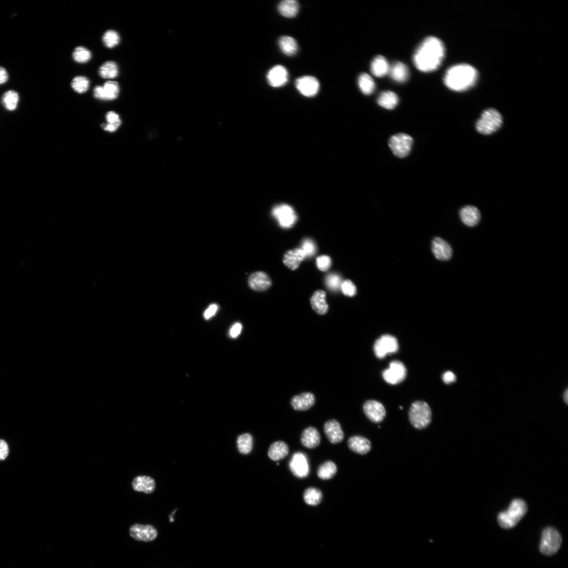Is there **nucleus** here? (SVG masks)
<instances>
[{
  "mask_svg": "<svg viewBox=\"0 0 568 568\" xmlns=\"http://www.w3.org/2000/svg\"><path fill=\"white\" fill-rule=\"evenodd\" d=\"M443 42L434 37L426 38L418 47L413 56L416 67L423 73H430L441 65L445 57Z\"/></svg>",
  "mask_w": 568,
  "mask_h": 568,
  "instance_id": "1",
  "label": "nucleus"
},
{
  "mask_svg": "<svg viewBox=\"0 0 568 568\" xmlns=\"http://www.w3.org/2000/svg\"><path fill=\"white\" fill-rule=\"evenodd\" d=\"M475 68L467 64L454 65L449 68L444 77L446 86L450 90L462 92L471 88L478 79Z\"/></svg>",
  "mask_w": 568,
  "mask_h": 568,
  "instance_id": "2",
  "label": "nucleus"
},
{
  "mask_svg": "<svg viewBox=\"0 0 568 568\" xmlns=\"http://www.w3.org/2000/svg\"><path fill=\"white\" fill-rule=\"evenodd\" d=\"M528 507L523 501L515 500L511 502L509 508L498 516L500 526L504 529L513 528L526 514Z\"/></svg>",
  "mask_w": 568,
  "mask_h": 568,
  "instance_id": "3",
  "label": "nucleus"
},
{
  "mask_svg": "<svg viewBox=\"0 0 568 568\" xmlns=\"http://www.w3.org/2000/svg\"><path fill=\"white\" fill-rule=\"evenodd\" d=\"M503 122L501 114L495 109H489L483 112L476 127L480 134L490 135L500 129Z\"/></svg>",
  "mask_w": 568,
  "mask_h": 568,
  "instance_id": "4",
  "label": "nucleus"
},
{
  "mask_svg": "<svg viewBox=\"0 0 568 568\" xmlns=\"http://www.w3.org/2000/svg\"><path fill=\"white\" fill-rule=\"evenodd\" d=\"M412 425L418 430L427 428L432 420V411L424 402L417 401L411 405L409 413Z\"/></svg>",
  "mask_w": 568,
  "mask_h": 568,
  "instance_id": "5",
  "label": "nucleus"
},
{
  "mask_svg": "<svg viewBox=\"0 0 568 568\" xmlns=\"http://www.w3.org/2000/svg\"><path fill=\"white\" fill-rule=\"evenodd\" d=\"M561 543L559 532L554 528L548 527L543 532L540 551L546 556H552L559 550Z\"/></svg>",
  "mask_w": 568,
  "mask_h": 568,
  "instance_id": "6",
  "label": "nucleus"
},
{
  "mask_svg": "<svg viewBox=\"0 0 568 568\" xmlns=\"http://www.w3.org/2000/svg\"><path fill=\"white\" fill-rule=\"evenodd\" d=\"M413 144V138L406 134L400 133L392 136L388 145L395 156L403 158L410 152Z\"/></svg>",
  "mask_w": 568,
  "mask_h": 568,
  "instance_id": "7",
  "label": "nucleus"
},
{
  "mask_svg": "<svg viewBox=\"0 0 568 568\" xmlns=\"http://www.w3.org/2000/svg\"><path fill=\"white\" fill-rule=\"evenodd\" d=\"M272 215L282 228H291L297 220L294 209L287 204L275 206L272 210Z\"/></svg>",
  "mask_w": 568,
  "mask_h": 568,
  "instance_id": "8",
  "label": "nucleus"
},
{
  "mask_svg": "<svg viewBox=\"0 0 568 568\" xmlns=\"http://www.w3.org/2000/svg\"><path fill=\"white\" fill-rule=\"evenodd\" d=\"M399 348V343L394 336L384 335L376 340L374 349L377 358L383 359L388 354L396 352Z\"/></svg>",
  "mask_w": 568,
  "mask_h": 568,
  "instance_id": "9",
  "label": "nucleus"
},
{
  "mask_svg": "<svg viewBox=\"0 0 568 568\" xmlns=\"http://www.w3.org/2000/svg\"><path fill=\"white\" fill-rule=\"evenodd\" d=\"M406 374L404 364L400 361H396L390 363L389 368L383 372L382 377L390 384L396 385L405 379Z\"/></svg>",
  "mask_w": 568,
  "mask_h": 568,
  "instance_id": "10",
  "label": "nucleus"
},
{
  "mask_svg": "<svg viewBox=\"0 0 568 568\" xmlns=\"http://www.w3.org/2000/svg\"><path fill=\"white\" fill-rule=\"evenodd\" d=\"M130 536L136 541L151 542L157 537V530L149 524H134L130 528Z\"/></svg>",
  "mask_w": 568,
  "mask_h": 568,
  "instance_id": "11",
  "label": "nucleus"
},
{
  "mask_svg": "<svg viewBox=\"0 0 568 568\" xmlns=\"http://www.w3.org/2000/svg\"><path fill=\"white\" fill-rule=\"evenodd\" d=\"M295 86L298 91L306 97H313L320 90V84L318 80L313 77L304 76L297 79Z\"/></svg>",
  "mask_w": 568,
  "mask_h": 568,
  "instance_id": "12",
  "label": "nucleus"
},
{
  "mask_svg": "<svg viewBox=\"0 0 568 568\" xmlns=\"http://www.w3.org/2000/svg\"><path fill=\"white\" fill-rule=\"evenodd\" d=\"M290 468L293 474L297 478H306L309 473L306 456L301 452H296L293 454L290 463Z\"/></svg>",
  "mask_w": 568,
  "mask_h": 568,
  "instance_id": "13",
  "label": "nucleus"
},
{
  "mask_svg": "<svg viewBox=\"0 0 568 568\" xmlns=\"http://www.w3.org/2000/svg\"><path fill=\"white\" fill-rule=\"evenodd\" d=\"M267 80L268 84L272 87H281L289 80L288 71L282 65H276L269 70Z\"/></svg>",
  "mask_w": 568,
  "mask_h": 568,
  "instance_id": "14",
  "label": "nucleus"
},
{
  "mask_svg": "<svg viewBox=\"0 0 568 568\" xmlns=\"http://www.w3.org/2000/svg\"><path fill=\"white\" fill-rule=\"evenodd\" d=\"M364 410L369 419L375 423L381 422L386 414L384 406L376 401H368L365 403Z\"/></svg>",
  "mask_w": 568,
  "mask_h": 568,
  "instance_id": "15",
  "label": "nucleus"
},
{
  "mask_svg": "<svg viewBox=\"0 0 568 568\" xmlns=\"http://www.w3.org/2000/svg\"><path fill=\"white\" fill-rule=\"evenodd\" d=\"M324 431L330 442L333 444L340 443L344 439L343 431L340 423L336 420L327 421L324 426Z\"/></svg>",
  "mask_w": 568,
  "mask_h": 568,
  "instance_id": "16",
  "label": "nucleus"
},
{
  "mask_svg": "<svg viewBox=\"0 0 568 568\" xmlns=\"http://www.w3.org/2000/svg\"><path fill=\"white\" fill-rule=\"evenodd\" d=\"M272 284L271 278L263 272H255L248 278L250 287L255 291H265L271 287Z\"/></svg>",
  "mask_w": 568,
  "mask_h": 568,
  "instance_id": "17",
  "label": "nucleus"
},
{
  "mask_svg": "<svg viewBox=\"0 0 568 568\" xmlns=\"http://www.w3.org/2000/svg\"><path fill=\"white\" fill-rule=\"evenodd\" d=\"M307 258L306 254L301 248H295L286 252L283 255V263L289 269L294 271L299 267L301 263Z\"/></svg>",
  "mask_w": 568,
  "mask_h": 568,
  "instance_id": "18",
  "label": "nucleus"
},
{
  "mask_svg": "<svg viewBox=\"0 0 568 568\" xmlns=\"http://www.w3.org/2000/svg\"><path fill=\"white\" fill-rule=\"evenodd\" d=\"M432 251L439 260L447 261L452 257V251L449 244L441 238H435L432 243Z\"/></svg>",
  "mask_w": 568,
  "mask_h": 568,
  "instance_id": "19",
  "label": "nucleus"
},
{
  "mask_svg": "<svg viewBox=\"0 0 568 568\" xmlns=\"http://www.w3.org/2000/svg\"><path fill=\"white\" fill-rule=\"evenodd\" d=\"M315 403V398L311 393H304L295 396L291 401V405L295 410L305 411L309 409Z\"/></svg>",
  "mask_w": 568,
  "mask_h": 568,
  "instance_id": "20",
  "label": "nucleus"
},
{
  "mask_svg": "<svg viewBox=\"0 0 568 568\" xmlns=\"http://www.w3.org/2000/svg\"><path fill=\"white\" fill-rule=\"evenodd\" d=\"M132 486L135 491L150 494L155 490L156 483L154 479L150 476H139L133 479Z\"/></svg>",
  "mask_w": 568,
  "mask_h": 568,
  "instance_id": "21",
  "label": "nucleus"
},
{
  "mask_svg": "<svg viewBox=\"0 0 568 568\" xmlns=\"http://www.w3.org/2000/svg\"><path fill=\"white\" fill-rule=\"evenodd\" d=\"M349 448L355 453L365 454L370 451L371 443L369 440L362 436H354L350 437L348 441Z\"/></svg>",
  "mask_w": 568,
  "mask_h": 568,
  "instance_id": "22",
  "label": "nucleus"
},
{
  "mask_svg": "<svg viewBox=\"0 0 568 568\" xmlns=\"http://www.w3.org/2000/svg\"><path fill=\"white\" fill-rule=\"evenodd\" d=\"M321 435L317 429L313 427L306 429L301 436L302 445L309 449L318 447L321 443Z\"/></svg>",
  "mask_w": 568,
  "mask_h": 568,
  "instance_id": "23",
  "label": "nucleus"
},
{
  "mask_svg": "<svg viewBox=\"0 0 568 568\" xmlns=\"http://www.w3.org/2000/svg\"><path fill=\"white\" fill-rule=\"evenodd\" d=\"M326 293L318 290L310 298V304L312 309L320 315H325L329 310V305L326 301Z\"/></svg>",
  "mask_w": 568,
  "mask_h": 568,
  "instance_id": "24",
  "label": "nucleus"
},
{
  "mask_svg": "<svg viewBox=\"0 0 568 568\" xmlns=\"http://www.w3.org/2000/svg\"><path fill=\"white\" fill-rule=\"evenodd\" d=\"M463 222L467 226L474 227L480 221V213L478 209L473 206H466L460 211Z\"/></svg>",
  "mask_w": 568,
  "mask_h": 568,
  "instance_id": "25",
  "label": "nucleus"
},
{
  "mask_svg": "<svg viewBox=\"0 0 568 568\" xmlns=\"http://www.w3.org/2000/svg\"><path fill=\"white\" fill-rule=\"evenodd\" d=\"M388 74L395 81L404 83L409 77V70L408 67L401 62H396L390 65Z\"/></svg>",
  "mask_w": 568,
  "mask_h": 568,
  "instance_id": "26",
  "label": "nucleus"
},
{
  "mask_svg": "<svg viewBox=\"0 0 568 568\" xmlns=\"http://www.w3.org/2000/svg\"><path fill=\"white\" fill-rule=\"evenodd\" d=\"M289 453L288 445L285 442L278 441L273 443L270 446L268 455L272 460L278 461L286 457Z\"/></svg>",
  "mask_w": 568,
  "mask_h": 568,
  "instance_id": "27",
  "label": "nucleus"
},
{
  "mask_svg": "<svg viewBox=\"0 0 568 568\" xmlns=\"http://www.w3.org/2000/svg\"><path fill=\"white\" fill-rule=\"evenodd\" d=\"M390 65L384 57L378 55L373 60L371 69L372 73L376 77L381 78L389 73Z\"/></svg>",
  "mask_w": 568,
  "mask_h": 568,
  "instance_id": "28",
  "label": "nucleus"
},
{
  "mask_svg": "<svg viewBox=\"0 0 568 568\" xmlns=\"http://www.w3.org/2000/svg\"><path fill=\"white\" fill-rule=\"evenodd\" d=\"M278 10L282 16L289 18H294L299 10V5L294 0H286L279 4Z\"/></svg>",
  "mask_w": 568,
  "mask_h": 568,
  "instance_id": "29",
  "label": "nucleus"
},
{
  "mask_svg": "<svg viewBox=\"0 0 568 568\" xmlns=\"http://www.w3.org/2000/svg\"><path fill=\"white\" fill-rule=\"evenodd\" d=\"M378 104L387 110L394 109L399 103V97L392 91L382 92L377 99Z\"/></svg>",
  "mask_w": 568,
  "mask_h": 568,
  "instance_id": "30",
  "label": "nucleus"
},
{
  "mask_svg": "<svg viewBox=\"0 0 568 568\" xmlns=\"http://www.w3.org/2000/svg\"><path fill=\"white\" fill-rule=\"evenodd\" d=\"M278 45L281 51L286 55L292 56L298 51V45L296 40L289 36H283L279 38Z\"/></svg>",
  "mask_w": 568,
  "mask_h": 568,
  "instance_id": "31",
  "label": "nucleus"
},
{
  "mask_svg": "<svg viewBox=\"0 0 568 568\" xmlns=\"http://www.w3.org/2000/svg\"><path fill=\"white\" fill-rule=\"evenodd\" d=\"M98 74L99 76L103 79H115L119 75L118 66L115 62H106L99 67Z\"/></svg>",
  "mask_w": 568,
  "mask_h": 568,
  "instance_id": "32",
  "label": "nucleus"
},
{
  "mask_svg": "<svg viewBox=\"0 0 568 568\" xmlns=\"http://www.w3.org/2000/svg\"><path fill=\"white\" fill-rule=\"evenodd\" d=\"M337 472L336 464L332 461H328L320 466L317 471V476L322 480H329L334 477Z\"/></svg>",
  "mask_w": 568,
  "mask_h": 568,
  "instance_id": "33",
  "label": "nucleus"
},
{
  "mask_svg": "<svg viewBox=\"0 0 568 568\" xmlns=\"http://www.w3.org/2000/svg\"><path fill=\"white\" fill-rule=\"evenodd\" d=\"M303 498L307 505L315 506L321 503L323 499V493L320 489L310 487L305 490Z\"/></svg>",
  "mask_w": 568,
  "mask_h": 568,
  "instance_id": "34",
  "label": "nucleus"
},
{
  "mask_svg": "<svg viewBox=\"0 0 568 568\" xmlns=\"http://www.w3.org/2000/svg\"><path fill=\"white\" fill-rule=\"evenodd\" d=\"M253 438L248 433L239 436L237 439V447L239 452L243 454L250 453L253 449Z\"/></svg>",
  "mask_w": 568,
  "mask_h": 568,
  "instance_id": "35",
  "label": "nucleus"
},
{
  "mask_svg": "<svg viewBox=\"0 0 568 568\" xmlns=\"http://www.w3.org/2000/svg\"><path fill=\"white\" fill-rule=\"evenodd\" d=\"M358 83L360 90L365 95L372 94L375 89V83L373 79L367 74L360 75Z\"/></svg>",
  "mask_w": 568,
  "mask_h": 568,
  "instance_id": "36",
  "label": "nucleus"
},
{
  "mask_svg": "<svg viewBox=\"0 0 568 568\" xmlns=\"http://www.w3.org/2000/svg\"><path fill=\"white\" fill-rule=\"evenodd\" d=\"M102 87L104 92L105 100L112 101L118 98L120 93V87L117 82L107 81Z\"/></svg>",
  "mask_w": 568,
  "mask_h": 568,
  "instance_id": "37",
  "label": "nucleus"
},
{
  "mask_svg": "<svg viewBox=\"0 0 568 568\" xmlns=\"http://www.w3.org/2000/svg\"><path fill=\"white\" fill-rule=\"evenodd\" d=\"M19 100V94L14 91H9L4 95L3 101L5 108L9 111L16 110Z\"/></svg>",
  "mask_w": 568,
  "mask_h": 568,
  "instance_id": "38",
  "label": "nucleus"
},
{
  "mask_svg": "<svg viewBox=\"0 0 568 568\" xmlns=\"http://www.w3.org/2000/svg\"><path fill=\"white\" fill-rule=\"evenodd\" d=\"M90 86L89 80L85 77L78 76L75 77L72 83L71 87L77 93L82 94L86 92Z\"/></svg>",
  "mask_w": 568,
  "mask_h": 568,
  "instance_id": "39",
  "label": "nucleus"
},
{
  "mask_svg": "<svg viewBox=\"0 0 568 568\" xmlns=\"http://www.w3.org/2000/svg\"><path fill=\"white\" fill-rule=\"evenodd\" d=\"M74 60L79 63H85L89 62L92 58L90 51L83 47H77L73 54Z\"/></svg>",
  "mask_w": 568,
  "mask_h": 568,
  "instance_id": "40",
  "label": "nucleus"
},
{
  "mask_svg": "<svg viewBox=\"0 0 568 568\" xmlns=\"http://www.w3.org/2000/svg\"><path fill=\"white\" fill-rule=\"evenodd\" d=\"M102 40L105 46L112 49L117 46L120 41V37L116 31L108 30L103 35Z\"/></svg>",
  "mask_w": 568,
  "mask_h": 568,
  "instance_id": "41",
  "label": "nucleus"
},
{
  "mask_svg": "<svg viewBox=\"0 0 568 568\" xmlns=\"http://www.w3.org/2000/svg\"><path fill=\"white\" fill-rule=\"evenodd\" d=\"M342 278L338 274L331 273L326 277L325 282L327 287L332 291L336 292L340 289L342 282Z\"/></svg>",
  "mask_w": 568,
  "mask_h": 568,
  "instance_id": "42",
  "label": "nucleus"
},
{
  "mask_svg": "<svg viewBox=\"0 0 568 568\" xmlns=\"http://www.w3.org/2000/svg\"><path fill=\"white\" fill-rule=\"evenodd\" d=\"M306 254L307 258L313 257L317 252V246L314 241L311 239H304L301 248Z\"/></svg>",
  "mask_w": 568,
  "mask_h": 568,
  "instance_id": "43",
  "label": "nucleus"
},
{
  "mask_svg": "<svg viewBox=\"0 0 568 568\" xmlns=\"http://www.w3.org/2000/svg\"><path fill=\"white\" fill-rule=\"evenodd\" d=\"M340 289L345 296L348 297H353L357 293L356 287L351 280L348 279L342 281Z\"/></svg>",
  "mask_w": 568,
  "mask_h": 568,
  "instance_id": "44",
  "label": "nucleus"
},
{
  "mask_svg": "<svg viewBox=\"0 0 568 568\" xmlns=\"http://www.w3.org/2000/svg\"><path fill=\"white\" fill-rule=\"evenodd\" d=\"M316 265L321 271L326 272L332 266V260L329 256H320L316 259Z\"/></svg>",
  "mask_w": 568,
  "mask_h": 568,
  "instance_id": "45",
  "label": "nucleus"
},
{
  "mask_svg": "<svg viewBox=\"0 0 568 568\" xmlns=\"http://www.w3.org/2000/svg\"><path fill=\"white\" fill-rule=\"evenodd\" d=\"M106 120L108 124L113 125L118 128L121 124L119 116L115 112H109L106 115Z\"/></svg>",
  "mask_w": 568,
  "mask_h": 568,
  "instance_id": "46",
  "label": "nucleus"
},
{
  "mask_svg": "<svg viewBox=\"0 0 568 568\" xmlns=\"http://www.w3.org/2000/svg\"><path fill=\"white\" fill-rule=\"evenodd\" d=\"M9 448L4 440L0 439V460H5L8 456Z\"/></svg>",
  "mask_w": 568,
  "mask_h": 568,
  "instance_id": "47",
  "label": "nucleus"
},
{
  "mask_svg": "<svg viewBox=\"0 0 568 568\" xmlns=\"http://www.w3.org/2000/svg\"><path fill=\"white\" fill-rule=\"evenodd\" d=\"M219 309V306L217 304H212L210 305L208 308L205 311L204 313V317L205 320H208L214 316Z\"/></svg>",
  "mask_w": 568,
  "mask_h": 568,
  "instance_id": "48",
  "label": "nucleus"
},
{
  "mask_svg": "<svg viewBox=\"0 0 568 568\" xmlns=\"http://www.w3.org/2000/svg\"><path fill=\"white\" fill-rule=\"evenodd\" d=\"M241 330H242V325L239 323L235 324L230 331V336L232 338L237 337L240 334Z\"/></svg>",
  "mask_w": 568,
  "mask_h": 568,
  "instance_id": "49",
  "label": "nucleus"
},
{
  "mask_svg": "<svg viewBox=\"0 0 568 568\" xmlns=\"http://www.w3.org/2000/svg\"><path fill=\"white\" fill-rule=\"evenodd\" d=\"M442 378L446 384H449V383L455 382L456 380V375L450 371L445 372L443 374Z\"/></svg>",
  "mask_w": 568,
  "mask_h": 568,
  "instance_id": "50",
  "label": "nucleus"
},
{
  "mask_svg": "<svg viewBox=\"0 0 568 568\" xmlns=\"http://www.w3.org/2000/svg\"><path fill=\"white\" fill-rule=\"evenodd\" d=\"M94 95L97 99L105 100V95L103 87L96 86L94 89Z\"/></svg>",
  "mask_w": 568,
  "mask_h": 568,
  "instance_id": "51",
  "label": "nucleus"
},
{
  "mask_svg": "<svg viewBox=\"0 0 568 568\" xmlns=\"http://www.w3.org/2000/svg\"><path fill=\"white\" fill-rule=\"evenodd\" d=\"M8 80V74L7 71L3 67L0 66V84L5 83Z\"/></svg>",
  "mask_w": 568,
  "mask_h": 568,
  "instance_id": "52",
  "label": "nucleus"
},
{
  "mask_svg": "<svg viewBox=\"0 0 568 568\" xmlns=\"http://www.w3.org/2000/svg\"><path fill=\"white\" fill-rule=\"evenodd\" d=\"M117 129H118L117 127H116V126H115L113 125L109 124H108L104 128V130L105 131H108L110 132H115Z\"/></svg>",
  "mask_w": 568,
  "mask_h": 568,
  "instance_id": "53",
  "label": "nucleus"
},
{
  "mask_svg": "<svg viewBox=\"0 0 568 568\" xmlns=\"http://www.w3.org/2000/svg\"><path fill=\"white\" fill-rule=\"evenodd\" d=\"M563 400L566 404L568 403V391L566 389L563 394Z\"/></svg>",
  "mask_w": 568,
  "mask_h": 568,
  "instance_id": "54",
  "label": "nucleus"
},
{
  "mask_svg": "<svg viewBox=\"0 0 568 568\" xmlns=\"http://www.w3.org/2000/svg\"><path fill=\"white\" fill-rule=\"evenodd\" d=\"M277 466H279V464L278 463H277Z\"/></svg>",
  "mask_w": 568,
  "mask_h": 568,
  "instance_id": "55",
  "label": "nucleus"
}]
</instances>
